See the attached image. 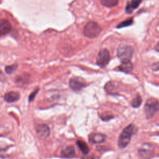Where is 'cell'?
<instances>
[{
	"label": "cell",
	"mask_w": 159,
	"mask_h": 159,
	"mask_svg": "<svg viewBox=\"0 0 159 159\" xmlns=\"http://www.w3.org/2000/svg\"><path fill=\"white\" fill-rule=\"evenodd\" d=\"M76 145H78V147L80 149V150L84 155H87L89 153V149L85 142H84L81 140H78L76 141Z\"/></svg>",
	"instance_id": "obj_15"
},
{
	"label": "cell",
	"mask_w": 159,
	"mask_h": 159,
	"mask_svg": "<svg viewBox=\"0 0 159 159\" xmlns=\"http://www.w3.org/2000/svg\"><path fill=\"white\" fill-rule=\"evenodd\" d=\"M155 49H156L157 51H158V52H159V43L156 45V47H155Z\"/></svg>",
	"instance_id": "obj_23"
},
{
	"label": "cell",
	"mask_w": 159,
	"mask_h": 159,
	"mask_svg": "<svg viewBox=\"0 0 159 159\" xmlns=\"http://www.w3.org/2000/svg\"><path fill=\"white\" fill-rule=\"evenodd\" d=\"M38 91H39V89H37L36 90L34 91L30 94V96H29V101H32L34 100L35 96H36V94H37V92H38Z\"/></svg>",
	"instance_id": "obj_21"
},
{
	"label": "cell",
	"mask_w": 159,
	"mask_h": 159,
	"mask_svg": "<svg viewBox=\"0 0 159 159\" xmlns=\"http://www.w3.org/2000/svg\"><path fill=\"white\" fill-rule=\"evenodd\" d=\"M139 155L143 159H150L154 152V148L152 145L148 143H143L139 149Z\"/></svg>",
	"instance_id": "obj_5"
},
{
	"label": "cell",
	"mask_w": 159,
	"mask_h": 159,
	"mask_svg": "<svg viewBox=\"0 0 159 159\" xmlns=\"http://www.w3.org/2000/svg\"><path fill=\"white\" fill-rule=\"evenodd\" d=\"M101 31V27L96 22L89 21L85 25L83 33L88 38H95L99 35Z\"/></svg>",
	"instance_id": "obj_2"
},
{
	"label": "cell",
	"mask_w": 159,
	"mask_h": 159,
	"mask_svg": "<svg viewBox=\"0 0 159 159\" xmlns=\"http://www.w3.org/2000/svg\"><path fill=\"white\" fill-rule=\"evenodd\" d=\"M19 99V94L16 91H10L6 93L4 96V99L7 102H14Z\"/></svg>",
	"instance_id": "obj_12"
},
{
	"label": "cell",
	"mask_w": 159,
	"mask_h": 159,
	"mask_svg": "<svg viewBox=\"0 0 159 159\" xmlns=\"http://www.w3.org/2000/svg\"><path fill=\"white\" fill-rule=\"evenodd\" d=\"M134 66L130 60H124L122 61L121 64L119 66L118 69L124 73H129L132 71Z\"/></svg>",
	"instance_id": "obj_11"
},
{
	"label": "cell",
	"mask_w": 159,
	"mask_h": 159,
	"mask_svg": "<svg viewBox=\"0 0 159 159\" xmlns=\"http://www.w3.org/2000/svg\"><path fill=\"white\" fill-rule=\"evenodd\" d=\"M159 110L158 101L155 98L148 99L145 104L144 111L147 119L152 118Z\"/></svg>",
	"instance_id": "obj_3"
},
{
	"label": "cell",
	"mask_w": 159,
	"mask_h": 159,
	"mask_svg": "<svg viewBox=\"0 0 159 159\" xmlns=\"http://www.w3.org/2000/svg\"><path fill=\"white\" fill-rule=\"evenodd\" d=\"M71 89L74 91H80L86 86L84 80L80 77H74L71 78L69 82Z\"/></svg>",
	"instance_id": "obj_7"
},
{
	"label": "cell",
	"mask_w": 159,
	"mask_h": 159,
	"mask_svg": "<svg viewBox=\"0 0 159 159\" xmlns=\"http://www.w3.org/2000/svg\"><path fill=\"white\" fill-rule=\"evenodd\" d=\"M61 153L65 158H73L75 156V148L73 146H67L61 150Z\"/></svg>",
	"instance_id": "obj_14"
},
{
	"label": "cell",
	"mask_w": 159,
	"mask_h": 159,
	"mask_svg": "<svg viewBox=\"0 0 159 159\" xmlns=\"http://www.w3.org/2000/svg\"><path fill=\"white\" fill-rule=\"evenodd\" d=\"M134 53V48L129 45H120L117 50V57L124 60H130Z\"/></svg>",
	"instance_id": "obj_4"
},
{
	"label": "cell",
	"mask_w": 159,
	"mask_h": 159,
	"mask_svg": "<svg viewBox=\"0 0 159 159\" xmlns=\"http://www.w3.org/2000/svg\"><path fill=\"white\" fill-rule=\"evenodd\" d=\"M12 30V25L7 19H0V36L7 34Z\"/></svg>",
	"instance_id": "obj_9"
},
{
	"label": "cell",
	"mask_w": 159,
	"mask_h": 159,
	"mask_svg": "<svg viewBox=\"0 0 159 159\" xmlns=\"http://www.w3.org/2000/svg\"><path fill=\"white\" fill-rule=\"evenodd\" d=\"M17 68V65H12L9 66H6L5 68V71L7 74H10L13 73V71L16 69Z\"/></svg>",
	"instance_id": "obj_20"
},
{
	"label": "cell",
	"mask_w": 159,
	"mask_h": 159,
	"mask_svg": "<svg viewBox=\"0 0 159 159\" xmlns=\"http://www.w3.org/2000/svg\"><path fill=\"white\" fill-rule=\"evenodd\" d=\"M142 102V99L139 94H137L136 97L133 99L132 102V106L134 107H139Z\"/></svg>",
	"instance_id": "obj_17"
},
{
	"label": "cell",
	"mask_w": 159,
	"mask_h": 159,
	"mask_svg": "<svg viewBox=\"0 0 159 159\" xmlns=\"http://www.w3.org/2000/svg\"><path fill=\"white\" fill-rule=\"evenodd\" d=\"M105 140L106 135L101 133H93L89 136V141L91 143H100Z\"/></svg>",
	"instance_id": "obj_10"
},
{
	"label": "cell",
	"mask_w": 159,
	"mask_h": 159,
	"mask_svg": "<svg viewBox=\"0 0 159 159\" xmlns=\"http://www.w3.org/2000/svg\"><path fill=\"white\" fill-rule=\"evenodd\" d=\"M142 0H132L127 2L125 7V11L127 13H131L134 9H135L140 4Z\"/></svg>",
	"instance_id": "obj_13"
},
{
	"label": "cell",
	"mask_w": 159,
	"mask_h": 159,
	"mask_svg": "<svg viewBox=\"0 0 159 159\" xmlns=\"http://www.w3.org/2000/svg\"><path fill=\"white\" fill-rule=\"evenodd\" d=\"M132 23H133V19L130 18V19L125 20H124L123 22H121L119 24L117 25V28H121V27L129 26V25H131Z\"/></svg>",
	"instance_id": "obj_18"
},
{
	"label": "cell",
	"mask_w": 159,
	"mask_h": 159,
	"mask_svg": "<svg viewBox=\"0 0 159 159\" xmlns=\"http://www.w3.org/2000/svg\"><path fill=\"white\" fill-rule=\"evenodd\" d=\"M110 60V55L109 52L106 49L101 50L96 58L97 64L101 68L105 67L109 63Z\"/></svg>",
	"instance_id": "obj_6"
},
{
	"label": "cell",
	"mask_w": 159,
	"mask_h": 159,
	"mask_svg": "<svg viewBox=\"0 0 159 159\" xmlns=\"http://www.w3.org/2000/svg\"><path fill=\"white\" fill-rule=\"evenodd\" d=\"M101 4L108 7H111L116 6L119 2V0H100Z\"/></svg>",
	"instance_id": "obj_16"
},
{
	"label": "cell",
	"mask_w": 159,
	"mask_h": 159,
	"mask_svg": "<svg viewBox=\"0 0 159 159\" xmlns=\"http://www.w3.org/2000/svg\"><path fill=\"white\" fill-rule=\"evenodd\" d=\"M152 68H153L155 70H159V62L153 64V66H152Z\"/></svg>",
	"instance_id": "obj_22"
},
{
	"label": "cell",
	"mask_w": 159,
	"mask_h": 159,
	"mask_svg": "<svg viewBox=\"0 0 159 159\" xmlns=\"http://www.w3.org/2000/svg\"><path fill=\"white\" fill-rule=\"evenodd\" d=\"M135 132V127L133 124L129 125L123 130L118 140V145L120 148H125L129 144Z\"/></svg>",
	"instance_id": "obj_1"
},
{
	"label": "cell",
	"mask_w": 159,
	"mask_h": 159,
	"mask_svg": "<svg viewBox=\"0 0 159 159\" xmlns=\"http://www.w3.org/2000/svg\"><path fill=\"white\" fill-rule=\"evenodd\" d=\"M36 133L40 139H45L50 135V130L47 124H42L36 127Z\"/></svg>",
	"instance_id": "obj_8"
},
{
	"label": "cell",
	"mask_w": 159,
	"mask_h": 159,
	"mask_svg": "<svg viewBox=\"0 0 159 159\" xmlns=\"http://www.w3.org/2000/svg\"><path fill=\"white\" fill-rule=\"evenodd\" d=\"M1 71H0V75H1Z\"/></svg>",
	"instance_id": "obj_24"
},
{
	"label": "cell",
	"mask_w": 159,
	"mask_h": 159,
	"mask_svg": "<svg viewBox=\"0 0 159 159\" xmlns=\"http://www.w3.org/2000/svg\"><path fill=\"white\" fill-rule=\"evenodd\" d=\"M114 85L112 82H109L105 85V89L108 93H113L114 91Z\"/></svg>",
	"instance_id": "obj_19"
}]
</instances>
